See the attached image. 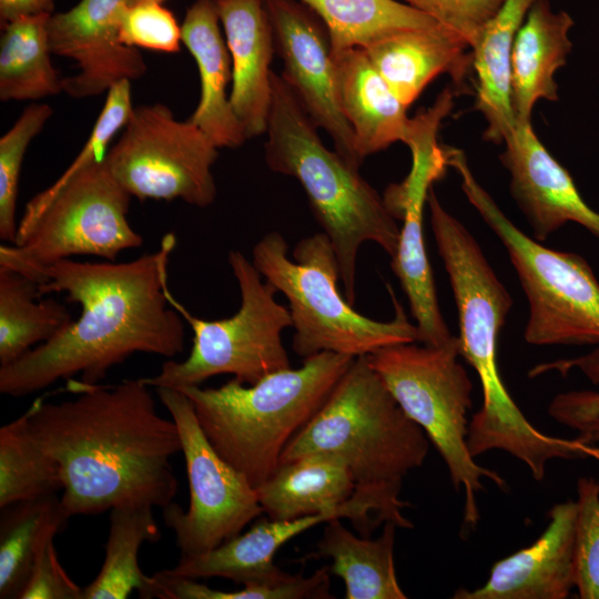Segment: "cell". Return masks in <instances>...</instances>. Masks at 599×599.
Here are the masks:
<instances>
[{
  "instance_id": "obj_1",
  "label": "cell",
  "mask_w": 599,
  "mask_h": 599,
  "mask_svg": "<svg viewBox=\"0 0 599 599\" xmlns=\"http://www.w3.org/2000/svg\"><path fill=\"white\" fill-rule=\"evenodd\" d=\"M173 233L159 250L123 263L61 260L40 268L41 297L65 293L80 316L51 339L0 366V393L23 397L80 375L95 385L135 353L173 358L184 349L185 321L167 300Z\"/></svg>"
},
{
  "instance_id": "obj_2",
  "label": "cell",
  "mask_w": 599,
  "mask_h": 599,
  "mask_svg": "<svg viewBox=\"0 0 599 599\" xmlns=\"http://www.w3.org/2000/svg\"><path fill=\"white\" fill-rule=\"evenodd\" d=\"M74 387L72 399L37 398L28 409L32 432L59 465L67 514L173 502L171 458L181 440L175 422L159 414L151 387L142 378Z\"/></svg>"
},
{
  "instance_id": "obj_14",
  "label": "cell",
  "mask_w": 599,
  "mask_h": 599,
  "mask_svg": "<svg viewBox=\"0 0 599 599\" xmlns=\"http://www.w3.org/2000/svg\"><path fill=\"white\" fill-rule=\"evenodd\" d=\"M408 148L412 153L409 173L403 182L389 185L383 195L392 215L403 221L392 270L407 296L419 331V343L441 346L456 336L449 332L438 305L423 217L429 190L444 176L448 164L443 145L432 132L417 134Z\"/></svg>"
},
{
  "instance_id": "obj_27",
  "label": "cell",
  "mask_w": 599,
  "mask_h": 599,
  "mask_svg": "<svg viewBox=\"0 0 599 599\" xmlns=\"http://www.w3.org/2000/svg\"><path fill=\"white\" fill-rule=\"evenodd\" d=\"M396 528L384 524L376 539L357 537L341 518L325 522L316 551L311 558H331V573L345 583V599H406L397 580L394 562Z\"/></svg>"
},
{
  "instance_id": "obj_3",
  "label": "cell",
  "mask_w": 599,
  "mask_h": 599,
  "mask_svg": "<svg viewBox=\"0 0 599 599\" xmlns=\"http://www.w3.org/2000/svg\"><path fill=\"white\" fill-rule=\"evenodd\" d=\"M429 439L398 405L366 355L355 357L324 405L291 439L281 463L314 454L338 458L351 471L354 499L379 524L413 528L399 498L403 478L420 467Z\"/></svg>"
},
{
  "instance_id": "obj_40",
  "label": "cell",
  "mask_w": 599,
  "mask_h": 599,
  "mask_svg": "<svg viewBox=\"0 0 599 599\" xmlns=\"http://www.w3.org/2000/svg\"><path fill=\"white\" fill-rule=\"evenodd\" d=\"M83 590L63 569L50 539L39 552L19 599H83Z\"/></svg>"
},
{
  "instance_id": "obj_39",
  "label": "cell",
  "mask_w": 599,
  "mask_h": 599,
  "mask_svg": "<svg viewBox=\"0 0 599 599\" xmlns=\"http://www.w3.org/2000/svg\"><path fill=\"white\" fill-rule=\"evenodd\" d=\"M439 24L459 33L474 47L481 30L505 0H400Z\"/></svg>"
},
{
  "instance_id": "obj_8",
  "label": "cell",
  "mask_w": 599,
  "mask_h": 599,
  "mask_svg": "<svg viewBox=\"0 0 599 599\" xmlns=\"http://www.w3.org/2000/svg\"><path fill=\"white\" fill-rule=\"evenodd\" d=\"M448 166L468 202L506 248L529 306L524 332L530 345H598L599 282L579 254L557 251L526 235L477 181L465 153L445 146Z\"/></svg>"
},
{
  "instance_id": "obj_20",
  "label": "cell",
  "mask_w": 599,
  "mask_h": 599,
  "mask_svg": "<svg viewBox=\"0 0 599 599\" xmlns=\"http://www.w3.org/2000/svg\"><path fill=\"white\" fill-rule=\"evenodd\" d=\"M232 60L230 103L247 139L266 132L275 39L264 0H215Z\"/></svg>"
},
{
  "instance_id": "obj_16",
  "label": "cell",
  "mask_w": 599,
  "mask_h": 599,
  "mask_svg": "<svg viewBox=\"0 0 599 599\" xmlns=\"http://www.w3.org/2000/svg\"><path fill=\"white\" fill-rule=\"evenodd\" d=\"M128 0H81L68 11L52 13L48 37L52 54L74 61L77 74L63 78V92L75 99L97 97L123 80L148 70L136 48L119 37Z\"/></svg>"
},
{
  "instance_id": "obj_41",
  "label": "cell",
  "mask_w": 599,
  "mask_h": 599,
  "mask_svg": "<svg viewBox=\"0 0 599 599\" xmlns=\"http://www.w3.org/2000/svg\"><path fill=\"white\" fill-rule=\"evenodd\" d=\"M53 0H0V23L4 24L22 18L52 14Z\"/></svg>"
},
{
  "instance_id": "obj_15",
  "label": "cell",
  "mask_w": 599,
  "mask_h": 599,
  "mask_svg": "<svg viewBox=\"0 0 599 599\" xmlns=\"http://www.w3.org/2000/svg\"><path fill=\"white\" fill-rule=\"evenodd\" d=\"M276 51L283 60V79L314 123L324 129L334 150L353 167L357 155L354 133L337 94L336 70L327 30L316 14L296 0H264Z\"/></svg>"
},
{
  "instance_id": "obj_32",
  "label": "cell",
  "mask_w": 599,
  "mask_h": 599,
  "mask_svg": "<svg viewBox=\"0 0 599 599\" xmlns=\"http://www.w3.org/2000/svg\"><path fill=\"white\" fill-rule=\"evenodd\" d=\"M323 22L332 52L365 49L408 30L439 26L434 19L398 0H301Z\"/></svg>"
},
{
  "instance_id": "obj_21",
  "label": "cell",
  "mask_w": 599,
  "mask_h": 599,
  "mask_svg": "<svg viewBox=\"0 0 599 599\" xmlns=\"http://www.w3.org/2000/svg\"><path fill=\"white\" fill-rule=\"evenodd\" d=\"M215 0H196L181 26L182 43L193 55L200 74L197 106L187 119L220 148L236 149L246 140L226 93L232 60L224 41Z\"/></svg>"
},
{
  "instance_id": "obj_24",
  "label": "cell",
  "mask_w": 599,
  "mask_h": 599,
  "mask_svg": "<svg viewBox=\"0 0 599 599\" xmlns=\"http://www.w3.org/2000/svg\"><path fill=\"white\" fill-rule=\"evenodd\" d=\"M468 42L456 31L439 24L408 30L365 48L369 60L395 95L409 106L441 73L463 81L473 64ZM471 49V48H470Z\"/></svg>"
},
{
  "instance_id": "obj_11",
  "label": "cell",
  "mask_w": 599,
  "mask_h": 599,
  "mask_svg": "<svg viewBox=\"0 0 599 599\" xmlns=\"http://www.w3.org/2000/svg\"><path fill=\"white\" fill-rule=\"evenodd\" d=\"M131 197L104 158L93 162L48 201L19 243L1 245L0 266L34 281L40 268L77 255L114 262L143 243L128 220Z\"/></svg>"
},
{
  "instance_id": "obj_36",
  "label": "cell",
  "mask_w": 599,
  "mask_h": 599,
  "mask_svg": "<svg viewBox=\"0 0 599 599\" xmlns=\"http://www.w3.org/2000/svg\"><path fill=\"white\" fill-rule=\"evenodd\" d=\"M573 368H578L593 385L599 386V346L576 358L539 364L529 372V376L554 370L566 375ZM548 413L556 422L576 430L589 444L599 443V390L560 393L550 402Z\"/></svg>"
},
{
  "instance_id": "obj_37",
  "label": "cell",
  "mask_w": 599,
  "mask_h": 599,
  "mask_svg": "<svg viewBox=\"0 0 599 599\" xmlns=\"http://www.w3.org/2000/svg\"><path fill=\"white\" fill-rule=\"evenodd\" d=\"M576 588L581 599H599V481H577L575 525Z\"/></svg>"
},
{
  "instance_id": "obj_33",
  "label": "cell",
  "mask_w": 599,
  "mask_h": 599,
  "mask_svg": "<svg viewBox=\"0 0 599 599\" xmlns=\"http://www.w3.org/2000/svg\"><path fill=\"white\" fill-rule=\"evenodd\" d=\"M63 489L58 463L42 447L30 425V413L0 428V508L57 495Z\"/></svg>"
},
{
  "instance_id": "obj_28",
  "label": "cell",
  "mask_w": 599,
  "mask_h": 599,
  "mask_svg": "<svg viewBox=\"0 0 599 599\" xmlns=\"http://www.w3.org/2000/svg\"><path fill=\"white\" fill-rule=\"evenodd\" d=\"M69 518L57 495L1 508V599H19L42 547L65 528Z\"/></svg>"
},
{
  "instance_id": "obj_5",
  "label": "cell",
  "mask_w": 599,
  "mask_h": 599,
  "mask_svg": "<svg viewBox=\"0 0 599 599\" xmlns=\"http://www.w3.org/2000/svg\"><path fill=\"white\" fill-rule=\"evenodd\" d=\"M271 82L265 162L273 172L295 177L302 185L315 220L336 253L344 296L354 304L361 246L376 243L393 257L400 227L384 197L359 170L323 144L318 126L283 77L272 71Z\"/></svg>"
},
{
  "instance_id": "obj_17",
  "label": "cell",
  "mask_w": 599,
  "mask_h": 599,
  "mask_svg": "<svg viewBox=\"0 0 599 599\" xmlns=\"http://www.w3.org/2000/svg\"><path fill=\"white\" fill-rule=\"evenodd\" d=\"M500 154L510 174V192L532 229L546 241L573 222L599 240V213L581 197L569 172L548 152L531 122H518L504 140Z\"/></svg>"
},
{
  "instance_id": "obj_22",
  "label": "cell",
  "mask_w": 599,
  "mask_h": 599,
  "mask_svg": "<svg viewBox=\"0 0 599 599\" xmlns=\"http://www.w3.org/2000/svg\"><path fill=\"white\" fill-rule=\"evenodd\" d=\"M338 101L363 162L395 142L405 143L412 119L362 48L332 52Z\"/></svg>"
},
{
  "instance_id": "obj_42",
  "label": "cell",
  "mask_w": 599,
  "mask_h": 599,
  "mask_svg": "<svg viewBox=\"0 0 599 599\" xmlns=\"http://www.w3.org/2000/svg\"><path fill=\"white\" fill-rule=\"evenodd\" d=\"M142 1H155V2H164L165 0H128V4H134V3H138V2H142Z\"/></svg>"
},
{
  "instance_id": "obj_4",
  "label": "cell",
  "mask_w": 599,
  "mask_h": 599,
  "mask_svg": "<svg viewBox=\"0 0 599 599\" xmlns=\"http://www.w3.org/2000/svg\"><path fill=\"white\" fill-rule=\"evenodd\" d=\"M427 205L458 312L460 356L477 373L483 390L481 408L468 425V449L474 457L500 449L530 460L545 448L548 436L519 409L497 361L498 336L512 306L511 296L476 238L444 207L433 187Z\"/></svg>"
},
{
  "instance_id": "obj_34",
  "label": "cell",
  "mask_w": 599,
  "mask_h": 599,
  "mask_svg": "<svg viewBox=\"0 0 599 599\" xmlns=\"http://www.w3.org/2000/svg\"><path fill=\"white\" fill-rule=\"evenodd\" d=\"M130 82L131 81L129 80H123L106 92L104 105L95 121L90 136L77 159L51 186L28 202L22 220L18 225V232L13 244L19 243L24 237L48 201L74 174L105 156L108 144L116 132L126 124L134 108L132 105Z\"/></svg>"
},
{
  "instance_id": "obj_29",
  "label": "cell",
  "mask_w": 599,
  "mask_h": 599,
  "mask_svg": "<svg viewBox=\"0 0 599 599\" xmlns=\"http://www.w3.org/2000/svg\"><path fill=\"white\" fill-rule=\"evenodd\" d=\"M161 530L151 506H123L110 510L105 556L95 579L83 590V599H124L133 590L152 598L153 577L139 565V551L145 542H156Z\"/></svg>"
},
{
  "instance_id": "obj_23",
  "label": "cell",
  "mask_w": 599,
  "mask_h": 599,
  "mask_svg": "<svg viewBox=\"0 0 599 599\" xmlns=\"http://www.w3.org/2000/svg\"><path fill=\"white\" fill-rule=\"evenodd\" d=\"M334 518L339 517L324 512L288 520L267 518L212 550L181 556L174 567L160 572L196 580L219 577L243 586L275 583L291 575L274 564L276 551L295 536Z\"/></svg>"
},
{
  "instance_id": "obj_12",
  "label": "cell",
  "mask_w": 599,
  "mask_h": 599,
  "mask_svg": "<svg viewBox=\"0 0 599 599\" xmlns=\"http://www.w3.org/2000/svg\"><path fill=\"white\" fill-rule=\"evenodd\" d=\"M104 160L132 196L206 207L216 197L212 166L217 146L189 120L179 121L162 103L133 108Z\"/></svg>"
},
{
  "instance_id": "obj_6",
  "label": "cell",
  "mask_w": 599,
  "mask_h": 599,
  "mask_svg": "<svg viewBox=\"0 0 599 599\" xmlns=\"http://www.w3.org/2000/svg\"><path fill=\"white\" fill-rule=\"evenodd\" d=\"M354 359L323 352L253 385L233 378L216 388L177 389L190 399L216 453L256 488L275 471L287 444L324 405Z\"/></svg>"
},
{
  "instance_id": "obj_35",
  "label": "cell",
  "mask_w": 599,
  "mask_h": 599,
  "mask_svg": "<svg viewBox=\"0 0 599 599\" xmlns=\"http://www.w3.org/2000/svg\"><path fill=\"white\" fill-rule=\"evenodd\" d=\"M53 110L44 103L28 105L0 139V238L14 243L18 184L26 151Z\"/></svg>"
},
{
  "instance_id": "obj_31",
  "label": "cell",
  "mask_w": 599,
  "mask_h": 599,
  "mask_svg": "<svg viewBox=\"0 0 599 599\" xmlns=\"http://www.w3.org/2000/svg\"><path fill=\"white\" fill-rule=\"evenodd\" d=\"M40 297L37 282L0 266V366L51 339L73 321L65 305Z\"/></svg>"
},
{
  "instance_id": "obj_38",
  "label": "cell",
  "mask_w": 599,
  "mask_h": 599,
  "mask_svg": "<svg viewBox=\"0 0 599 599\" xmlns=\"http://www.w3.org/2000/svg\"><path fill=\"white\" fill-rule=\"evenodd\" d=\"M119 37L125 45L166 53L177 52L182 42L174 14L155 1L128 4L120 19Z\"/></svg>"
},
{
  "instance_id": "obj_30",
  "label": "cell",
  "mask_w": 599,
  "mask_h": 599,
  "mask_svg": "<svg viewBox=\"0 0 599 599\" xmlns=\"http://www.w3.org/2000/svg\"><path fill=\"white\" fill-rule=\"evenodd\" d=\"M51 14L22 17L1 27L0 100L37 101L63 92L48 37Z\"/></svg>"
},
{
  "instance_id": "obj_13",
  "label": "cell",
  "mask_w": 599,
  "mask_h": 599,
  "mask_svg": "<svg viewBox=\"0 0 599 599\" xmlns=\"http://www.w3.org/2000/svg\"><path fill=\"white\" fill-rule=\"evenodd\" d=\"M155 393L179 429L190 490L189 508L171 502L162 508L163 520L181 556L199 555L241 534L264 511L256 489L213 448L186 395L170 387Z\"/></svg>"
},
{
  "instance_id": "obj_18",
  "label": "cell",
  "mask_w": 599,
  "mask_h": 599,
  "mask_svg": "<svg viewBox=\"0 0 599 599\" xmlns=\"http://www.w3.org/2000/svg\"><path fill=\"white\" fill-rule=\"evenodd\" d=\"M530 546L496 561L483 586L455 591L454 599H566L576 588V501L556 504Z\"/></svg>"
},
{
  "instance_id": "obj_9",
  "label": "cell",
  "mask_w": 599,
  "mask_h": 599,
  "mask_svg": "<svg viewBox=\"0 0 599 599\" xmlns=\"http://www.w3.org/2000/svg\"><path fill=\"white\" fill-rule=\"evenodd\" d=\"M460 356L458 337L441 346L402 343L366 355L405 414L426 434L445 461L455 489H464V522L475 528L479 520L477 494L483 478L500 489L505 479L475 461L468 445L467 413L473 383Z\"/></svg>"
},
{
  "instance_id": "obj_19",
  "label": "cell",
  "mask_w": 599,
  "mask_h": 599,
  "mask_svg": "<svg viewBox=\"0 0 599 599\" xmlns=\"http://www.w3.org/2000/svg\"><path fill=\"white\" fill-rule=\"evenodd\" d=\"M255 489L264 514L273 520L332 512L351 520L363 537L378 526L369 510L352 498V474L334 456L314 454L281 463Z\"/></svg>"
},
{
  "instance_id": "obj_25",
  "label": "cell",
  "mask_w": 599,
  "mask_h": 599,
  "mask_svg": "<svg viewBox=\"0 0 599 599\" xmlns=\"http://www.w3.org/2000/svg\"><path fill=\"white\" fill-rule=\"evenodd\" d=\"M572 18L555 12L548 0H536L520 26L510 59V101L516 121L531 122L538 100L557 101L555 73L571 51Z\"/></svg>"
},
{
  "instance_id": "obj_7",
  "label": "cell",
  "mask_w": 599,
  "mask_h": 599,
  "mask_svg": "<svg viewBox=\"0 0 599 599\" xmlns=\"http://www.w3.org/2000/svg\"><path fill=\"white\" fill-rule=\"evenodd\" d=\"M261 275L288 302L294 328L293 351L306 358L323 352L358 357L402 343H418L419 331L407 318L388 286L395 307L390 321L359 314L338 290L339 265L324 233L302 238L288 257L278 232L264 235L252 248Z\"/></svg>"
},
{
  "instance_id": "obj_10",
  "label": "cell",
  "mask_w": 599,
  "mask_h": 599,
  "mask_svg": "<svg viewBox=\"0 0 599 599\" xmlns=\"http://www.w3.org/2000/svg\"><path fill=\"white\" fill-rule=\"evenodd\" d=\"M241 294V306L231 317L206 321L193 315L167 290L170 304L193 332L189 356L166 361L160 372L143 382L151 388L200 386L207 378L231 374L241 383L253 385L266 375L291 367L282 341L292 327L286 306L275 298L277 291L240 251L227 255Z\"/></svg>"
},
{
  "instance_id": "obj_26",
  "label": "cell",
  "mask_w": 599,
  "mask_h": 599,
  "mask_svg": "<svg viewBox=\"0 0 599 599\" xmlns=\"http://www.w3.org/2000/svg\"><path fill=\"white\" fill-rule=\"evenodd\" d=\"M535 1L505 0L471 48L476 109L487 123V141L504 142L516 124L510 101V59L516 34Z\"/></svg>"
}]
</instances>
